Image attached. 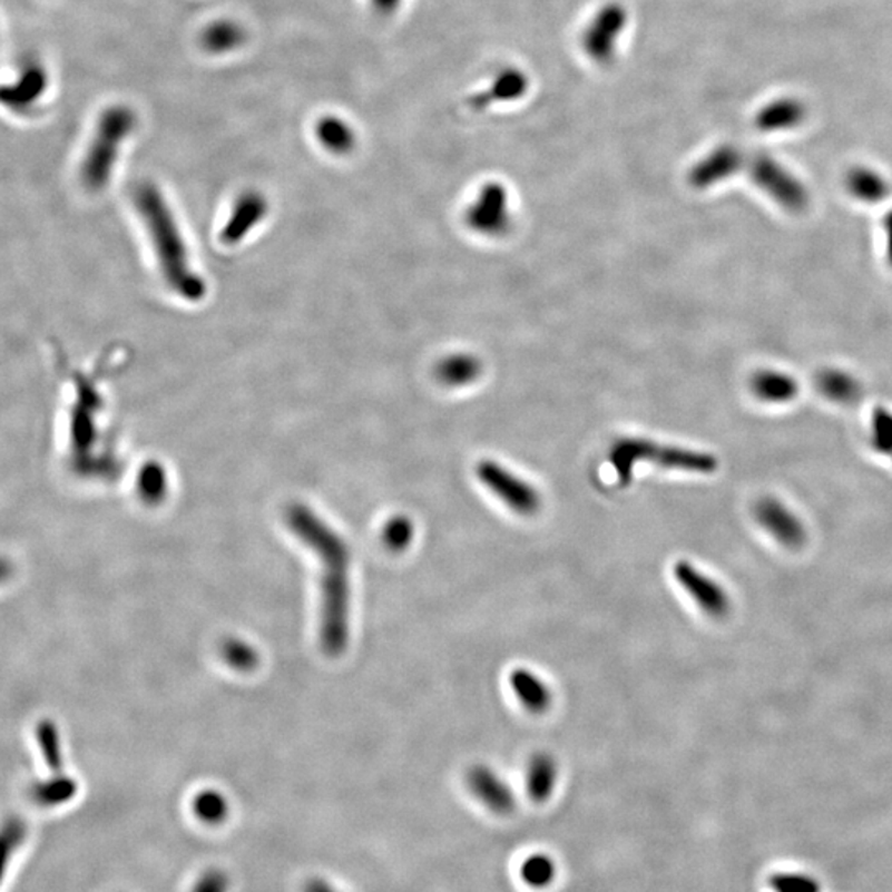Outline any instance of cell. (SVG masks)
I'll list each match as a JSON object with an SVG mask.
<instances>
[{"label": "cell", "mask_w": 892, "mask_h": 892, "mask_svg": "<svg viewBox=\"0 0 892 892\" xmlns=\"http://www.w3.org/2000/svg\"><path fill=\"white\" fill-rule=\"evenodd\" d=\"M288 522L293 531L321 553L323 562V646L330 653L343 651L347 644L349 552L340 536L331 531L317 514L296 504L290 508Z\"/></svg>", "instance_id": "obj_1"}, {"label": "cell", "mask_w": 892, "mask_h": 892, "mask_svg": "<svg viewBox=\"0 0 892 892\" xmlns=\"http://www.w3.org/2000/svg\"><path fill=\"white\" fill-rule=\"evenodd\" d=\"M138 214L156 252L160 272L169 288L186 301H200L207 293L202 276L190 265L186 242L169 204L153 183H141L133 194Z\"/></svg>", "instance_id": "obj_2"}, {"label": "cell", "mask_w": 892, "mask_h": 892, "mask_svg": "<svg viewBox=\"0 0 892 892\" xmlns=\"http://www.w3.org/2000/svg\"><path fill=\"white\" fill-rule=\"evenodd\" d=\"M136 112L126 105H112L99 116L94 138L80 167L81 184L90 193H101L115 173L122 143L135 131Z\"/></svg>", "instance_id": "obj_3"}, {"label": "cell", "mask_w": 892, "mask_h": 892, "mask_svg": "<svg viewBox=\"0 0 892 892\" xmlns=\"http://www.w3.org/2000/svg\"><path fill=\"white\" fill-rule=\"evenodd\" d=\"M611 467L617 471L621 484H630L634 470L640 461H651L653 464L666 470L689 471V473L710 474L717 470L716 457L703 451L688 450V448L659 445L645 439L618 440L608 453Z\"/></svg>", "instance_id": "obj_4"}, {"label": "cell", "mask_w": 892, "mask_h": 892, "mask_svg": "<svg viewBox=\"0 0 892 892\" xmlns=\"http://www.w3.org/2000/svg\"><path fill=\"white\" fill-rule=\"evenodd\" d=\"M748 174L755 186L785 210L800 214L808 207L810 194L805 184L774 157L755 154L748 163Z\"/></svg>", "instance_id": "obj_5"}, {"label": "cell", "mask_w": 892, "mask_h": 892, "mask_svg": "<svg viewBox=\"0 0 892 892\" xmlns=\"http://www.w3.org/2000/svg\"><path fill=\"white\" fill-rule=\"evenodd\" d=\"M50 85L49 68L36 55L22 58L12 80L0 85V105L16 115H29L39 106Z\"/></svg>", "instance_id": "obj_6"}, {"label": "cell", "mask_w": 892, "mask_h": 892, "mask_svg": "<svg viewBox=\"0 0 892 892\" xmlns=\"http://www.w3.org/2000/svg\"><path fill=\"white\" fill-rule=\"evenodd\" d=\"M477 477L491 493L498 496L508 508L518 514L532 516L541 509V493L528 481L516 477L496 461H480L477 467Z\"/></svg>", "instance_id": "obj_7"}, {"label": "cell", "mask_w": 892, "mask_h": 892, "mask_svg": "<svg viewBox=\"0 0 892 892\" xmlns=\"http://www.w3.org/2000/svg\"><path fill=\"white\" fill-rule=\"evenodd\" d=\"M628 12L621 3L601 7L582 33V49L590 60L610 63L617 55L621 33L627 29Z\"/></svg>", "instance_id": "obj_8"}, {"label": "cell", "mask_w": 892, "mask_h": 892, "mask_svg": "<svg viewBox=\"0 0 892 892\" xmlns=\"http://www.w3.org/2000/svg\"><path fill=\"white\" fill-rule=\"evenodd\" d=\"M468 227L488 237L508 232L511 225L508 190L502 184L488 183L481 187L474 204L464 214Z\"/></svg>", "instance_id": "obj_9"}, {"label": "cell", "mask_w": 892, "mask_h": 892, "mask_svg": "<svg viewBox=\"0 0 892 892\" xmlns=\"http://www.w3.org/2000/svg\"><path fill=\"white\" fill-rule=\"evenodd\" d=\"M673 576H675L676 582L686 590V594L699 605L704 614L714 618H723L729 614V594L713 577L700 572L692 562L678 560L673 567Z\"/></svg>", "instance_id": "obj_10"}, {"label": "cell", "mask_w": 892, "mask_h": 892, "mask_svg": "<svg viewBox=\"0 0 892 892\" xmlns=\"http://www.w3.org/2000/svg\"><path fill=\"white\" fill-rule=\"evenodd\" d=\"M754 516L758 525L778 542L791 550L802 549L808 541V532L802 519L777 498L765 496L755 504Z\"/></svg>", "instance_id": "obj_11"}, {"label": "cell", "mask_w": 892, "mask_h": 892, "mask_svg": "<svg viewBox=\"0 0 892 892\" xmlns=\"http://www.w3.org/2000/svg\"><path fill=\"white\" fill-rule=\"evenodd\" d=\"M745 164L743 150L736 146L723 145L710 150L693 169L688 180L694 189H707L736 176Z\"/></svg>", "instance_id": "obj_12"}, {"label": "cell", "mask_w": 892, "mask_h": 892, "mask_svg": "<svg viewBox=\"0 0 892 892\" xmlns=\"http://www.w3.org/2000/svg\"><path fill=\"white\" fill-rule=\"evenodd\" d=\"M268 202L256 190L242 194L232 208L231 217L220 232V242L225 245H237L266 217Z\"/></svg>", "instance_id": "obj_13"}, {"label": "cell", "mask_w": 892, "mask_h": 892, "mask_svg": "<svg viewBox=\"0 0 892 892\" xmlns=\"http://www.w3.org/2000/svg\"><path fill=\"white\" fill-rule=\"evenodd\" d=\"M468 787L491 812L498 815H509L514 812V792L487 765H477L468 772Z\"/></svg>", "instance_id": "obj_14"}, {"label": "cell", "mask_w": 892, "mask_h": 892, "mask_svg": "<svg viewBox=\"0 0 892 892\" xmlns=\"http://www.w3.org/2000/svg\"><path fill=\"white\" fill-rule=\"evenodd\" d=\"M806 118V106L798 98L785 97L767 102L755 115V126L762 133L791 131Z\"/></svg>", "instance_id": "obj_15"}, {"label": "cell", "mask_w": 892, "mask_h": 892, "mask_svg": "<svg viewBox=\"0 0 892 892\" xmlns=\"http://www.w3.org/2000/svg\"><path fill=\"white\" fill-rule=\"evenodd\" d=\"M528 75L518 68H504L491 81L490 87L471 98L470 105L474 109H484L494 102H511L522 98L528 91Z\"/></svg>", "instance_id": "obj_16"}, {"label": "cell", "mask_w": 892, "mask_h": 892, "mask_svg": "<svg viewBox=\"0 0 892 892\" xmlns=\"http://www.w3.org/2000/svg\"><path fill=\"white\" fill-rule=\"evenodd\" d=\"M509 685H511L512 693L518 697L519 703L531 713H545L552 704V692H550L549 686L531 669H512L511 676H509Z\"/></svg>", "instance_id": "obj_17"}, {"label": "cell", "mask_w": 892, "mask_h": 892, "mask_svg": "<svg viewBox=\"0 0 892 892\" xmlns=\"http://www.w3.org/2000/svg\"><path fill=\"white\" fill-rule=\"evenodd\" d=\"M751 389L758 400L775 403V405L793 402L800 392V385L795 378L785 372L771 371V369L758 371L752 378Z\"/></svg>", "instance_id": "obj_18"}, {"label": "cell", "mask_w": 892, "mask_h": 892, "mask_svg": "<svg viewBox=\"0 0 892 892\" xmlns=\"http://www.w3.org/2000/svg\"><path fill=\"white\" fill-rule=\"evenodd\" d=\"M247 42V29L237 20L220 19L208 23L200 33V46L212 55H225Z\"/></svg>", "instance_id": "obj_19"}, {"label": "cell", "mask_w": 892, "mask_h": 892, "mask_svg": "<svg viewBox=\"0 0 892 892\" xmlns=\"http://www.w3.org/2000/svg\"><path fill=\"white\" fill-rule=\"evenodd\" d=\"M844 184H846L847 193L864 204H880V202L886 200L891 193L886 177L871 167H853L846 174Z\"/></svg>", "instance_id": "obj_20"}, {"label": "cell", "mask_w": 892, "mask_h": 892, "mask_svg": "<svg viewBox=\"0 0 892 892\" xmlns=\"http://www.w3.org/2000/svg\"><path fill=\"white\" fill-rule=\"evenodd\" d=\"M481 375V362L477 355L458 352L447 355L437 364L435 378L447 388H467Z\"/></svg>", "instance_id": "obj_21"}, {"label": "cell", "mask_w": 892, "mask_h": 892, "mask_svg": "<svg viewBox=\"0 0 892 892\" xmlns=\"http://www.w3.org/2000/svg\"><path fill=\"white\" fill-rule=\"evenodd\" d=\"M557 772L559 771L552 755L541 752L531 758L526 774V787L532 802L545 803L552 796L557 784Z\"/></svg>", "instance_id": "obj_22"}, {"label": "cell", "mask_w": 892, "mask_h": 892, "mask_svg": "<svg viewBox=\"0 0 892 892\" xmlns=\"http://www.w3.org/2000/svg\"><path fill=\"white\" fill-rule=\"evenodd\" d=\"M816 388L825 399L840 403V405H851V403L857 402L863 392L860 382L840 369H823L816 375Z\"/></svg>", "instance_id": "obj_23"}, {"label": "cell", "mask_w": 892, "mask_h": 892, "mask_svg": "<svg viewBox=\"0 0 892 892\" xmlns=\"http://www.w3.org/2000/svg\"><path fill=\"white\" fill-rule=\"evenodd\" d=\"M316 138L324 149L337 156H346L357 145V136L349 122L340 116L327 115L317 121Z\"/></svg>", "instance_id": "obj_24"}, {"label": "cell", "mask_w": 892, "mask_h": 892, "mask_svg": "<svg viewBox=\"0 0 892 892\" xmlns=\"http://www.w3.org/2000/svg\"><path fill=\"white\" fill-rule=\"evenodd\" d=\"M77 791L78 785L73 778L67 777V775H58V777L33 785L32 798L43 808H51V806L70 802L77 795Z\"/></svg>", "instance_id": "obj_25"}, {"label": "cell", "mask_w": 892, "mask_h": 892, "mask_svg": "<svg viewBox=\"0 0 892 892\" xmlns=\"http://www.w3.org/2000/svg\"><path fill=\"white\" fill-rule=\"evenodd\" d=\"M557 876V866L552 857L545 853L531 854L521 864V878L532 890H546Z\"/></svg>", "instance_id": "obj_26"}, {"label": "cell", "mask_w": 892, "mask_h": 892, "mask_svg": "<svg viewBox=\"0 0 892 892\" xmlns=\"http://www.w3.org/2000/svg\"><path fill=\"white\" fill-rule=\"evenodd\" d=\"M169 478L157 461L146 464L138 474V493L149 504H157L166 498Z\"/></svg>", "instance_id": "obj_27"}, {"label": "cell", "mask_w": 892, "mask_h": 892, "mask_svg": "<svg viewBox=\"0 0 892 892\" xmlns=\"http://www.w3.org/2000/svg\"><path fill=\"white\" fill-rule=\"evenodd\" d=\"M228 812L227 798L220 792L205 791L194 798V813L205 825H220L227 820Z\"/></svg>", "instance_id": "obj_28"}, {"label": "cell", "mask_w": 892, "mask_h": 892, "mask_svg": "<svg viewBox=\"0 0 892 892\" xmlns=\"http://www.w3.org/2000/svg\"><path fill=\"white\" fill-rule=\"evenodd\" d=\"M27 836V829L22 820L9 819L0 826V884L6 878L7 868L13 853L19 850Z\"/></svg>", "instance_id": "obj_29"}, {"label": "cell", "mask_w": 892, "mask_h": 892, "mask_svg": "<svg viewBox=\"0 0 892 892\" xmlns=\"http://www.w3.org/2000/svg\"><path fill=\"white\" fill-rule=\"evenodd\" d=\"M772 892H822V883L803 871H777L767 880Z\"/></svg>", "instance_id": "obj_30"}, {"label": "cell", "mask_w": 892, "mask_h": 892, "mask_svg": "<svg viewBox=\"0 0 892 892\" xmlns=\"http://www.w3.org/2000/svg\"><path fill=\"white\" fill-rule=\"evenodd\" d=\"M871 445L878 453L892 457V412L878 406L871 419Z\"/></svg>", "instance_id": "obj_31"}, {"label": "cell", "mask_w": 892, "mask_h": 892, "mask_svg": "<svg viewBox=\"0 0 892 892\" xmlns=\"http://www.w3.org/2000/svg\"><path fill=\"white\" fill-rule=\"evenodd\" d=\"M39 744L47 765L53 772H61L63 755H61L60 737H58L57 727L50 721H43V723L39 724Z\"/></svg>", "instance_id": "obj_32"}, {"label": "cell", "mask_w": 892, "mask_h": 892, "mask_svg": "<svg viewBox=\"0 0 892 892\" xmlns=\"http://www.w3.org/2000/svg\"><path fill=\"white\" fill-rule=\"evenodd\" d=\"M415 529H413L412 521L406 516H396L391 519L384 529L385 545L391 547L392 550H403L412 545Z\"/></svg>", "instance_id": "obj_33"}, {"label": "cell", "mask_w": 892, "mask_h": 892, "mask_svg": "<svg viewBox=\"0 0 892 892\" xmlns=\"http://www.w3.org/2000/svg\"><path fill=\"white\" fill-rule=\"evenodd\" d=\"M224 656L232 666L238 669H249L256 665L255 649L242 641H228L224 648Z\"/></svg>", "instance_id": "obj_34"}, {"label": "cell", "mask_w": 892, "mask_h": 892, "mask_svg": "<svg viewBox=\"0 0 892 892\" xmlns=\"http://www.w3.org/2000/svg\"><path fill=\"white\" fill-rule=\"evenodd\" d=\"M228 890H231V881H228L227 874L212 868L202 873L194 884L193 892H228Z\"/></svg>", "instance_id": "obj_35"}, {"label": "cell", "mask_w": 892, "mask_h": 892, "mask_svg": "<svg viewBox=\"0 0 892 892\" xmlns=\"http://www.w3.org/2000/svg\"><path fill=\"white\" fill-rule=\"evenodd\" d=\"M371 2L375 12L381 13V16H392L399 9L402 0H371Z\"/></svg>", "instance_id": "obj_36"}, {"label": "cell", "mask_w": 892, "mask_h": 892, "mask_svg": "<svg viewBox=\"0 0 892 892\" xmlns=\"http://www.w3.org/2000/svg\"><path fill=\"white\" fill-rule=\"evenodd\" d=\"M303 892H341V891H337L336 888H334L333 884L327 883L326 880H321V878H313V880L307 881Z\"/></svg>", "instance_id": "obj_37"}, {"label": "cell", "mask_w": 892, "mask_h": 892, "mask_svg": "<svg viewBox=\"0 0 892 892\" xmlns=\"http://www.w3.org/2000/svg\"><path fill=\"white\" fill-rule=\"evenodd\" d=\"M884 234H886V258L892 266V210L884 217Z\"/></svg>", "instance_id": "obj_38"}, {"label": "cell", "mask_w": 892, "mask_h": 892, "mask_svg": "<svg viewBox=\"0 0 892 892\" xmlns=\"http://www.w3.org/2000/svg\"><path fill=\"white\" fill-rule=\"evenodd\" d=\"M10 574H12V567L7 560L0 559V582L3 580L9 579Z\"/></svg>", "instance_id": "obj_39"}]
</instances>
